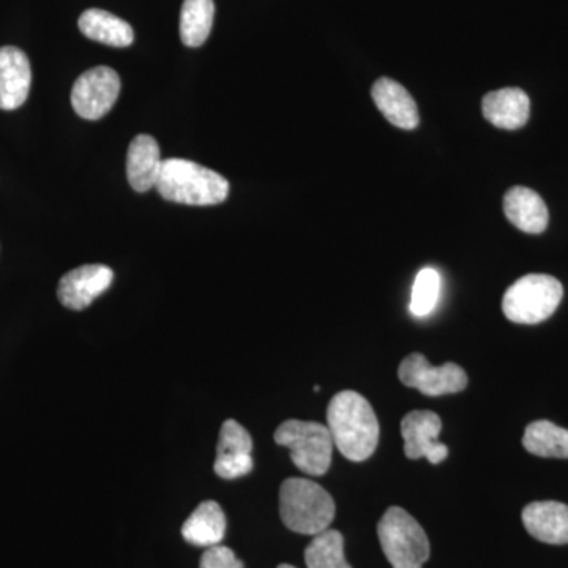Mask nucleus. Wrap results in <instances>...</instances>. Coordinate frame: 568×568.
Listing matches in <instances>:
<instances>
[{
    "label": "nucleus",
    "instance_id": "nucleus-11",
    "mask_svg": "<svg viewBox=\"0 0 568 568\" xmlns=\"http://www.w3.org/2000/svg\"><path fill=\"white\" fill-rule=\"evenodd\" d=\"M253 439L239 422L226 420L220 429L213 469L224 480L244 477L253 470Z\"/></svg>",
    "mask_w": 568,
    "mask_h": 568
},
{
    "label": "nucleus",
    "instance_id": "nucleus-10",
    "mask_svg": "<svg viewBox=\"0 0 568 568\" xmlns=\"http://www.w3.org/2000/svg\"><path fill=\"white\" fill-rule=\"evenodd\" d=\"M114 272L104 264H85L73 268L59 282L58 297L63 306L81 312L110 290Z\"/></svg>",
    "mask_w": 568,
    "mask_h": 568
},
{
    "label": "nucleus",
    "instance_id": "nucleus-9",
    "mask_svg": "<svg viewBox=\"0 0 568 568\" xmlns=\"http://www.w3.org/2000/svg\"><path fill=\"white\" fill-rule=\"evenodd\" d=\"M443 422L432 410H413L402 420V436L405 439V454L410 459H428L439 465L447 458L448 448L437 440Z\"/></svg>",
    "mask_w": 568,
    "mask_h": 568
},
{
    "label": "nucleus",
    "instance_id": "nucleus-25",
    "mask_svg": "<svg viewBox=\"0 0 568 568\" xmlns=\"http://www.w3.org/2000/svg\"><path fill=\"white\" fill-rule=\"evenodd\" d=\"M276 568H295V567L290 566V564H282V566H278Z\"/></svg>",
    "mask_w": 568,
    "mask_h": 568
},
{
    "label": "nucleus",
    "instance_id": "nucleus-19",
    "mask_svg": "<svg viewBox=\"0 0 568 568\" xmlns=\"http://www.w3.org/2000/svg\"><path fill=\"white\" fill-rule=\"evenodd\" d=\"M78 26L88 39L108 44V47L126 48L134 41L132 26L110 11L85 10L81 14Z\"/></svg>",
    "mask_w": 568,
    "mask_h": 568
},
{
    "label": "nucleus",
    "instance_id": "nucleus-23",
    "mask_svg": "<svg viewBox=\"0 0 568 568\" xmlns=\"http://www.w3.org/2000/svg\"><path fill=\"white\" fill-rule=\"evenodd\" d=\"M440 294V276L435 268H422L414 282L410 312L414 316L424 317L435 310Z\"/></svg>",
    "mask_w": 568,
    "mask_h": 568
},
{
    "label": "nucleus",
    "instance_id": "nucleus-17",
    "mask_svg": "<svg viewBox=\"0 0 568 568\" xmlns=\"http://www.w3.org/2000/svg\"><path fill=\"white\" fill-rule=\"evenodd\" d=\"M377 110L386 115L392 125L403 130H414L418 125V110L413 95L399 82L381 78L372 89Z\"/></svg>",
    "mask_w": 568,
    "mask_h": 568
},
{
    "label": "nucleus",
    "instance_id": "nucleus-14",
    "mask_svg": "<svg viewBox=\"0 0 568 568\" xmlns=\"http://www.w3.org/2000/svg\"><path fill=\"white\" fill-rule=\"evenodd\" d=\"M162 164L159 142L149 134H138L126 153V178L134 192L155 189Z\"/></svg>",
    "mask_w": 568,
    "mask_h": 568
},
{
    "label": "nucleus",
    "instance_id": "nucleus-5",
    "mask_svg": "<svg viewBox=\"0 0 568 568\" xmlns=\"http://www.w3.org/2000/svg\"><path fill=\"white\" fill-rule=\"evenodd\" d=\"M377 537L394 568H422L429 559L428 537L405 508H388L377 525Z\"/></svg>",
    "mask_w": 568,
    "mask_h": 568
},
{
    "label": "nucleus",
    "instance_id": "nucleus-24",
    "mask_svg": "<svg viewBox=\"0 0 568 568\" xmlns=\"http://www.w3.org/2000/svg\"><path fill=\"white\" fill-rule=\"evenodd\" d=\"M200 568H244V562L234 555L233 549L215 545L205 549Z\"/></svg>",
    "mask_w": 568,
    "mask_h": 568
},
{
    "label": "nucleus",
    "instance_id": "nucleus-6",
    "mask_svg": "<svg viewBox=\"0 0 568 568\" xmlns=\"http://www.w3.org/2000/svg\"><path fill=\"white\" fill-rule=\"evenodd\" d=\"M275 443L290 448L295 467L306 476L327 473L334 452V439L327 426L317 422L286 420L276 428Z\"/></svg>",
    "mask_w": 568,
    "mask_h": 568
},
{
    "label": "nucleus",
    "instance_id": "nucleus-13",
    "mask_svg": "<svg viewBox=\"0 0 568 568\" xmlns=\"http://www.w3.org/2000/svg\"><path fill=\"white\" fill-rule=\"evenodd\" d=\"M526 530L548 545L568 544V506L556 500L532 503L523 510Z\"/></svg>",
    "mask_w": 568,
    "mask_h": 568
},
{
    "label": "nucleus",
    "instance_id": "nucleus-20",
    "mask_svg": "<svg viewBox=\"0 0 568 568\" xmlns=\"http://www.w3.org/2000/svg\"><path fill=\"white\" fill-rule=\"evenodd\" d=\"M523 446L529 454L541 458H568V429L548 420L528 425Z\"/></svg>",
    "mask_w": 568,
    "mask_h": 568
},
{
    "label": "nucleus",
    "instance_id": "nucleus-21",
    "mask_svg": "<svg viewBox=\"0 0 568 568\" xmlns=\"http://www.w3.org/2000/svg\"><path fill=\"white\" fill-rule=\"evenodd\" d=\"M215 3L213 0H185L181 11V39L185 47H203L211 36Z\"/></svg>",
    "mask_w": 568,
    "mask_h": 568
},
{
    "label": "nucleus",
    "instance_id": "nucleus-7",
    "mask_svg": "<svg viewBox=\"0 0 568 568\" xmlns=\"http://www.w3.org/2000/svg\"><path fill=\"white\" fill-rule=\"evenodd\" d=\"M121 93V78L110 67L85 71L71 89V106L88 121H99L112 110Z\"/></svg>",
    "mask_w": 568,
    "mask_h": 568
},
{
    "label": "nucleus",
    "instance_id": "nucleus-18",
    "mask_svg": "<svg viewBox=\"0 0 568 568\" xmlns=\"http://www.w3.org/2000/svg\"><path fill=\"white\" fill-rule=\"evenodd\" d=\"M224 534L226 517L215 500L201 503L182 526V537L194 547H215L222 544Z\"/></svg>",
    "mask_w": 568,
    "mask_h": 568
},
{
    "label": "nucleus",
    "instance_id": "nucleus-22",
    "mask_svg": "<svg viewBox=\"0 0 568 568\" xmlns=\"http://www.w3.org/2000/svg\"><path fill=\"white\" fill-rule=\"evenodd\" d=\"M308 568H353L345 558V538L335 529L317 534L305 549Z\"/></svg>",
    "mask_w": 568,
    "mask_h": 568
},
{
    "label": "nucleus",
    "instance_id": "nucleus-16",
    "mask_svg": "<svg viewBox=\"0 0 568 568\" xmlns=\"http://www.w3.org/2000/svg\"><path fill=\"white\" fill-rule=\"evenodd\" d=\"M508 222L523 233L540 234L547 230L549 213L540 194L528 186H514L504 196Z\"/></svg>",
    "mask_w": 568,
    "mask_h": 568
},
{
    "label": "nucleus",
    "instance_id": "nucleus-8",
    "mask_svg": "<svg viewBox=\"0 0 568 568\" xmlns=\"http://www.w3.org/2000/svg\"><path fill=\"white\" fill-rule=\"evenodd\" d=\"M398 377L406 387L417 388L424 395L440 396L458 394L467 386L465 369L457 364L433 366L425 355L414 353L402 362Z\"/></svg>",
    "mask_w": 568,
    "mask_h": 568
},
{
    "label": "nucleus",
    "instance_id": "nucleus-1",
    "mask_svg": "<svg viewBox=\"0 0 568 568\" xmlns=\"http://www.w3.org/2000/svg\"><path fill=\"white\" fill-rule=\"evenodd\" d=\"M327 428L334 446L351 462H365L379 443V422L372 405L354 390L336 394L327 407Z\"/></svg>",
    "mask_w": 568,
    "mask_h": 568
},
{
    "label": "nucleus",
    "instance_id": "nucleus-4",
    "mask_svg": "<svg viewBox=\"0 0 568 568\" xmlns=\"http://www.w3.org/2000/svg\"><path fill=\"white\" fill-rule=\"evenodd\" d=\"M564 287L555 276L530 274L511 284L503 298V312L517 324H540L558 310Z\"/></svg>",
    "mask_w": 568,
    "mask_h": 568
},
{
    "label": "nucleus",
    "instance_id": "nucleus-2",
    "mask_svg": "<svg viewBox=\"0 0 568 568\" xmlns=\"http://www.w3.org/2000/svg\"><path fill=\"white\" fill-rule=\"evenodd\" d=\"M156 190L164 200L186 205H215L226 201L230 182L222 174L183 159L163 160Z\"/></svg>",
    "mask_w": 568,
    "mask_h": 568
},
{
    "label": "nucleus",
    "instance_id": "nucleus-3",
    "mask_svg": "<svg viewBox=\"0 0 568 568\" xmlns=\"http://www.w3.org/2000/svg\"><path fill=\"white\" fill-rule=\"evenodd\" d=\"M280 515L287 529L315 537L334 521V497L308 478H287L280 488Z\"/></svg>",
    "mask_w": 568,
    "mask_h": 568
},
{
    "label": "nucleus",
    "instance_id": "nucleus-15",
    "mask_svg": "<svg viewBox=\"0 0 568 568\" xmlns=\"http://www.w3.org/2000/svg\"><path fill=\"white\" fill-rule=\"evenodd\" d=\"M481 110L485 119L497 129L518 130L529 121L530 100L521 89H499L484 97Z\"/></svg>",
    "mask_w": 568,
    "mask_h": 568
},
{
    "label": "nucleus",
    "instance_id": "nucleus-12",
    "mask_svg": "<svg viewBox=\"0 0 568 568\" xmlns=\"http://www.w3.org/2000/svg\"><path fill=\"white\" fill-rule=\"evenodd\" d=\"M32 84L31 62L20 48H0V110L13 111L28 100Z\"/></svg>",
    "mask_w": 568,
    "mask_h": 568
}]
</instances>
